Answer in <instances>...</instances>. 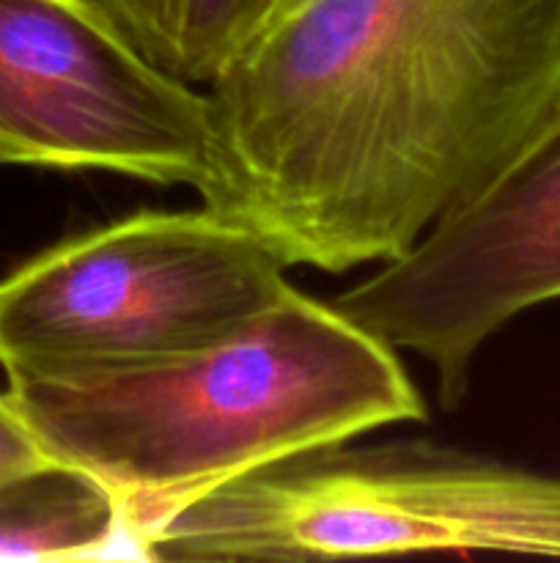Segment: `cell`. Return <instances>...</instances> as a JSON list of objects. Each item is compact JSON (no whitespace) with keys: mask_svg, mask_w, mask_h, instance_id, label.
Segmentation results:
<instances>
[{"mask_svg":"<svg viewBox=\"0 0 560 563\" xmlns=\"http://www.w3.org/2000/svg\"><path fill=\"white\" fill-rule=\"evenodd\" d=\"M209 99L203 207L285 267L393 262L560 115V0H280Z\"/></svg>","mask_w":560,"mask_h":563,"instance_id":"obj_1","label":"cell"},{"mask_svg":"<svg viewBox=\"0 0 560 563\" xmlns=\"http://www.w3.org/2000/svg\"><path fill=\"white\" fill-rule=\"evenodd\" d=\"M5 396L53 460L121 500L143 550L165 517L209 489L428 418L399 350L294 286L212 344L20 379Z\"/></svg>","mask_w":560,"mask_h":563,"instance_id":"obj_2","label":"cell"},{"mask_svg":"<svg viewBox=\"0 0 560 563\" xmlns=\"http://www.w3.org/2000/svg\"><path fill=\"white\" fill-rule=\"evenodd\" d=\"M560 559V476L421 440L324 445L198 495L146 561H322L393 553Z\"/></svg>","mask_w":560,"mask_h":563,"instance_id":"obj_3","label":"cell"},{"mask_svg":"<svg viewBox=\"0 0 560 563\" xmlns=\"http://www.w3.org/2000/svg\"><path fill=\"white\" fill-rule=\"evenodd\" d=\"M283 269L256 234L212 209H143L0 280V368L20 383L212 344L289 291Z\"/></svg>","mask_w":560,"mask_h":563,"instance_id":"obj_4","label":"cell"},{"mask_svg":"<svg viewBox=\"0 0 560 563\" xmlns=\"http://www.w3.org/2000/svg\"><path fill=\"white\" fill-rule=\"evenodd\" d=\"M0 163L220 185L209 93L154 66L93 0H0Z\"/></svg>","mask_w":560,"mask_h":563,"instance_id":"obj_5","label":"cell"},{"mask_svg":"<svg viewBox=\"0 0 560 563\" xmlns=\"http://www.w3.org/2000/svg\"><path fill=\"white\" fill-rule=\"evenodd\" d=\"M560 300V115L404 256L340 291L335 308L437 374L453 410L472 361L519 313Z\"/></svg>","mask_w":560,"mask_h":563,"instance_id":"obj_6","label":"cell"},{"mask_svg":"<svg viewBox=\"0 0 560 563\" xmlns=\"http://www.w3.org/2000/svg\"><path fill=\"white\" fill-rule=\"evenodd\" d=\"M0 559L146 561V550L99 478L47 460L0 484Z\"/></svg>","mask_w":560,"mask_h":563,"instance_id":"obj_7","label":"cell"},{"mask_svg":"<svg viewBox=\"0 0 560 563\" xmlns=\"http://www.w3.org/2000/svg\"><path fill=\"white\" fill-rule=\"evenodd\" d=\"M126 38L187 86H212L280 0H93Z\"/></svg>","mask_w":560,"mask_h":563,"instance_id":"obj_8","label":"cell"},{"mask_svg":"<svg viewBox=\"0 0 560 563\" xmlns=\"http://www.w3.org/2000/svg\"><path fill=\"white\" fill-rule=\"evenodd\" d=\"M53 460L11 399L0 394V484Z\"/></svg>","mask_w":560,"mask_h":563,"instance_id":"obj_9","label":"cell"}]
</instances>
